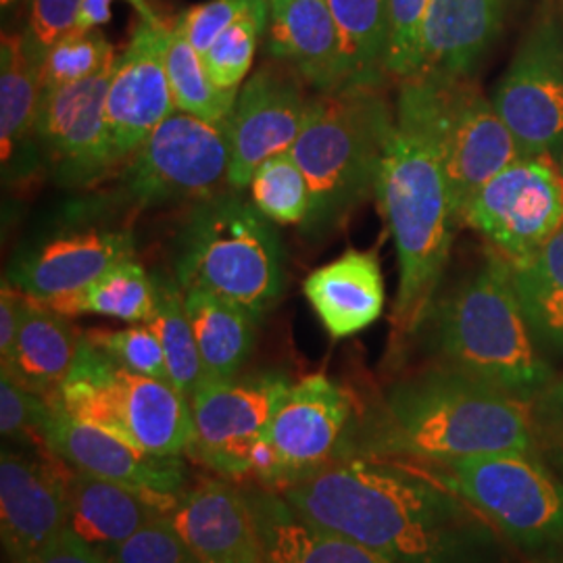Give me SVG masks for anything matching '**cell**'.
Here are the masks:
<instances>
[{
  "mask_svg": "<svg viewBox=\"0 0 563 563\" xmlns=\"http://www.w3.org/2000/svg\"><path fill=\"white\" fill-rule=\"evenodd\" d=\"M318 523L393 563H501L493 523L418 465L355 455L284 488Z\"/></svg>",
  "mask_w": 563,
  "mask_h": 563,
  "instance_id": "1",
  "label": "cell"
},
{
  "mask_svg": "<svg viewBox=\"0 0 563 563\" xmlns=\"http://www.w3.org/2000/svg\"><path fill=\"white\" fill-rule=\"evenodd\" d=\"M360 430L355 455L405 457L423 465L532 453L537 444L530 401L441 363L390 384Z\"/></svg>",
  "mask_w": 563,
  "mask_h": 563,
  "instance_id": "2",
  "label": "cell"
},
{
  "mask_svg": "<svg viewBox=\"0 0 563 563\" xmlns=\"http://www.w3.org/2000/svg\"><path fill=\"white\" fill-rule=\"evenodd\" d=\"M397 115L376 197L397 246L399 292L388 362H397L439 295L460 216L443 163L422 128Z\"/></svg>",
  "mask_w": 563,
  "mask_h": 563,
  "instance_id": "3",
  "label": "cell"
},
{
  "mask_svg": "<svg viewBox=\"0 0 563 563\" xmlns=\"http://www.w3.org/2000/svg\"><path fill=\"white\" fill-rule=\"evenodd\" d=\"M420 334L437 363L523 401L541 399L555 383L518 299L511 263L493 246L484 249L483 263L470 276L434 299Z\"/></svg>",
  "mask_w": 563,
  "mask_h": 563,
  "instance_id": "4",
  "label": "cell"
},
{
  "mask_svg": "<svg viewBox=\"0 0 563 563\" xmlns=\"http://www.w3.org/2000/svg\"><path fill=\"white\" fill-rule=\"evenodd\" d=\"M395 123L383 88L313 92L301 134L290 148L311 188L305 234L332 232L376 195Z\"/></svg>",
  "mask_w": 563,
  "mask_h": 563,
  "instance_id": "5",
  "label": "cell"
},
{
  "mask_svg": "<svg viewBox=\"0 0 563 563\" xmlns=\"http://www.w3.org/2000/svg\"><path fill=\"white\" fill-rule=\"evenodd\" d=\"M239 190L195 205L176 244V280L201 286L249 311L257 323L280 301L284 253L274 225Z\"/></svg>",
  "mask_w": 563,
  "mask_h": 563,
  "instance_id": "6",
  "label": "cell"
},
{
  "mask_svg": "<svg viewBox=\"0 0 563 563\" xmlns=\"http://www.w3.org/2000/svg\"><path fill=\"white\" fill-rule=\"evenodd\" d=\"M395 111L434 144L460 222L484 184L522 159L514 134L474 76L420 71L401 80Z\"/></svg>",
  "mask_w": 563,
  "mask_h": 563,
  "instance_id": "7",
  "label": "cell"
},
{
  "mask_svg": "<svg viewBox=\"0 0 563 563\" xmlns=\"http://www.w3.org/2000/svg\"><path fill=\"white\" fill-rule=\"evenodd\" d=\"M48 401L146 453L188 455L195 441L188 397L174 384L123 367L86 339L67 380Z\"/></svg>",
  "mask_w": 563,
  "mask_h": 563,
  "instance_id": "8",
  "label": "cell"
},
{
  "mask_svg": "<svg viewBox=\"0 0 563 563\" xmlns=\"http://www.w3.org/2000/svg\"><path fill=\"white\" fill-rule=\"evenodd\" d=\"M523 549L563 547V481L532 453H493L418 465Z\"/></svg>",
  "mask_w": 563,
  "mask_h": 563,
  "instance_id": "9",
  "label": "cell"
},
{
  "mask_svg": "<svg viewBox=\"0 0 563 563\" xmlns=\"http://www.w3.org/2000/svg\"><path fill=\"white\" fill-rule=\"evenodd\" d=\"M230 169L225 125L176 109L125 162L121 192L139 207L205 201L223 192Z\"/></svg>",
  "mask_w": 563,
  "mask_h": 563,
  "instance_id": "10",
  "label": "cell"
},
{
  "mask_svg": "<svg viewBox=\"0 0 563 563\" xmlns=\"http://www.w3.org/2000/svg\"><path fill=\"white\" fill-rule=\"evenodd\" d=\"M493 104L522 159L560 162L563 151V21L549 7L526 32Z\"/></svg>",
  "mask_w": 563,
  "mask_h": 563,
  "instance_id": "11",
  "label": "cell"
},
{
  "mask_svg": "<svg viewBox=\"0 0 563 563\" xmlns=\"http://www.w3.org/2000/svg\"><path fill=\"white\" fill-rule=\"evenodd\" d=\"M462 223L511 265L530 260L563 225V176L553 159L505 167L465 205Z\"/></svg>",
  "mask_w": 563,
  "mask_h": 563,
  "instance_id": "12",
  "label": "cell"
},
{
  "mask_svg": "<svg viewBox=\"0 0 563 563\" xmlns=\"http://www.w3.org/2000/svg\"><path fill=\"white\" fill-rule=\"evenodd\" d=\"M290 386L280 372L202 383L190 399L195 441L188 455L223 478L249 476L253 446Z\"/></svg>",
  "mask_w": 563,
  "mask_h": 563,
  "instance_id": "13",
  "label": "cell"
},
{
  "mask_svg": "<svg viewBox=\"0 0 563 563\" xmlns=\"http://www.w3.org/2000/svg\"><path fill=\"white\" fill-rule=\"evenodd\" d=\"M360 413L355 397L323 374L292 384L265 430L280 460V490L332 463L355 457Z\"/></svg>",
  "mask_w": 563,
  "mask_h": 563,
  "instance_id": "14",
  "label": "cell"
},
{
  "mask_svg": "<svg viewBox=\"0 0 563 563\" xmlns=\"http://www.w3.org/2000/svg\"><path fill=\"white\" fill-rule=\"evenodd\" d=\"M299 71L282 60H267L249 76L225 123L230 142L228 184L246 188L255 172L274 155L290 151L301 134L313 92Z\"/></svg>",
  "mask_w": 563,
  "mask_h": 563,
  "instance_id": "15",
  "label": "cell"
},
{
  "mask_svg": "<svg viewBox=\"0 0 563 563\" xmlns=\"http://www.w3.org/2000/svg\"><path fill=\"white\" fill-rule=\"evenodd\" d=\"M71 465L51 449L0 455V537L9 563H32L67 530Z\"/></svg>",
  "mask_w": 563,
  "mask_h": 563,
  "instance_id": "16",
  "label": "cell"
},
{
  "mask_svg": "<svg viewBox=\"0 0 563 563\" xmlns=\"http://www.w3.org/2000/svg\"><path fill=\"white\" fill-rule=\"evenodd\" d=\"M113 69L115 63L88 80L42 92L36 142L67 184H92L120 165L104 118Z\"/></svg>",
  "mask_w": 563,
  "mask_h": 563,
  "instance_id": "17",
  "label": "cell"
},
{
  "mask_svg": "<svg viewBox=\"0 0 563 563\" xmlns=\"http://www.w3.org/2000/svg\"><path fill=\"white\" fill-rule=\"evenodd\" d=\"M169 36L172 25H165L162 20H141L128 48L115 60L104 118L120 165L176 111L165 65Z\"/></svg>",
  "mask_w": 563,
  "mask_h": 563,
  "instance_id": "18",
  "label": "cell"
},
{
  "mask_svg": "<svg viewBox=\"0 0 563 563\" xmlns=\"http://www.w3.org/2000/svg\"><path fill=\"white\" fill-rule=\"evenodd\" d=\"M46 446L81 472L142 493L181 497L186 493V463L181 455H155L123 443L118 437L74 420L59 402L51 401Z\"/></svg>",
  "mask_w": 563,
  "mask_h": 563,
  "instance_id": "19",
  "label": "cell"
},
{
  "mask_svg": "<svg viewBox=\"0 0 563 563\" xmlns=\"http://www.w3.org/2000/svg\"><path fill=\"white\" fill-rule=\"evenodd\" d=\"M134 236L123 230L65 232L27 249L11 265L7 280L32 299L53 301L80 292L111 267L134 260Z\"/></svg>",
  "mask_w": 563,
  "mask_h": 563,
  "instance_id": "20",
  "label": "cell"
},
{
  "mask_svg": "<svg viewBox=\"0 0 563 563\" xmlns=\"http://www.w3.org/2000/svg\"><path fill=\"white\" fill-rule=\"evenodd\" d=\"M172 522L201 563H263L253 509L244 490L228 481L188 488Z\"/></svg>",
  "mask_w": 563,
  "mask_h": 563,
  "instance_id": "21",
  "label": "cell"
},
{
  "mask_svg": "<svg viewBox=\"0 0 563 563\" xmlns=\"http://www.w3.org/2000/svg\"><path fill=\"white\" fill-rule=\"evenodd\" d=\"M67 495V528L109 560L142 526L162 516H172L181 499L134 490L130 486L81 472L78 467L69 470Z\"/></svg>",
  "mask_w": 563,
  "mask_h": 563,
  "instance_id": "22",
  "label": "cell"
},
{
  "mask_svg": "<svg viewBox=\"0 0 563 563\" xmlns=\"http://www.w3.org/2000/svg\"><path fill=\"white\" fill-rule=\"evenodd\" d=\"M267 53L299 71L313 92L344 86L341 36L328 0H269Z\"/></svg>",
  "mask_w": 563,
  "mask_h": 563,
  "instance_id": "23",
  "label": "cell"
},
{
  "mask_svg": "<svg viewBox=\"0 0 563 563\" xmlns=\"http://www.w3.org/2000/svg\"><path fill=\"white\" fill-rule=\"evenodd\" d=\"M302 295L320 318L325 332L341 341L363 332L383 316L380 262L372 251L349 249L302 282Z\"/></svg>",
  "mask_w": 563,
  "mask_h": 563,
  "instance_id": "24",
  "label": "cell"
},
{
  "mask_svg": "<svg viewBox=\"0 0 563 563\" xmlns=\"http://www.w3.org/2000/svg\"><path fill=\"white\" fill-rule=\"evenodd\" d=\"M509 2L432 0L423 27L420 71L474 76L504 32Z\"/></svg>",
  "mask_w": 563,
  "mask_h": 563,
  "instance_id": "25",
  "label": "cell"
},
{
  "mask_svg": "<svg viewBox=\"0 0 563 563\" xmlns=\"http://www.w3.org/2000/svg\"><path fill=\"white\" fill-rule=\"evenodd\" d=\"M253 509L263 563H393L380 553L301 518L280 493L244 490Z\"/></svg>",
  "mask_w": 563,
  "mask_h": 563,
  "instance_id": "26",
  "label": "cell"
},
{
  "mask_svg": "<svg viewBox=\"0 0 563 563\" xmlns=\"http://www.w3.org/2000/svg\"><path fill=\"white\" fill-rule=\"evenodd\" d=\"M84 334L51 305L25 295L20 334L2 372L23 388L55 399L78 360Z\"/></svg>",
  "mask_w": 563,
  "mask_h": 563,
  "instance_id": "27",
  "label": "cell"
},
{
  "mask_svg": "<svg viewBox=\"0 0 563 563\" xmlns=\"http://www.w3.org/2000/svg\"><path fill=\"white\" fill-rule=\"evenodd\" d=\"M184 302L199 346L205 383L236 378L255 346L257 320L236 302L201 286L184 288Z\"/></svg>",
  "mask_w": 563,
  "mask_h": 563,
  "instance_id": "28",
  "label": "cell"
},
{
  "mask_svg": "<svg viewBox=\"0 0 563 563\" xmlns=\"http://www.w3.org/2000/svg\"><path fill=\"white\" fill-rule=\"evenodd\" d=\"M41 97V63L23 48L21 34H4L0 44V151L4 167L36 141Z\"/></svg>",
  "mask_w": 563,
  "mask_h": 563,
  "instance_id": "29",
  "label": "cell"
},
{
  "mask_svg": "<svg viewBox=\"0 0 563 563\" xmlns=\"http://www.w3.org/2000/svg\"><path fill=\"white\" fill-rule=\"evenodd\" d=\"M341 36L344 86L383 88L386 74V0H328Z\"/></svg>",
  "mask_w": 563,
  "mask_h": 563,
  "instance_id": "30",
  "label": "cell"
},
{
  "mask_svg": "<svg viewBox=\"0 0 563 563\" xmlns=\"http://www.w3.org/2000/svg\"><path fill=\"white\" fill-rule=\"evenodd\" d=\"M511 274L534 336L563 355V225L530 260L511 265Z\"/></svg>",
  "mask_w": 563,
  "mask_h": 563,
  "instance_id": "31",
  "label": "cell"
},
{
  "mask_svg": "<svg viewBox=\"0 0 563 563\" xmlns=\"http://www.w3.org/2000/svg\"><path fill=\"white\" fill-rule=\"evenodd\" d=\"M42 302L67 318L90 313L121 322L148 323L155 316V282L141 263L130 260L111 267L76 295Z\"/></svg>",
  "mask_w": 563,
  "mask_h": 563,
  "instance_id": "32",
  "label": "cell"
},
{
  "mask_svg": "<svg viewBox=\"0 0 563 563\" xmlns=\"http://www.w3.org/2000/svg\"><path fill=\"white\" fill-rule=\"evenodd\" d=\"M153 282L155 316L148 325L162 342L169 383L190 401L195 390L205 383V372L195 330L186 311L184 288L180 282L167 278L165 274H155Z\"/></svg>",
  "mask_w": 563,
  "mask_h": 563,
  "instance_id": "33",
  "label": "cell"
},
{
  "mask_svg": "<svg viewBox=\"0 0 563 563\" xmlns=\"http://www.w3.org/2000/svg\"><path fill=\"white\" fill-rule=\"evenodd\" d=\"M165 65L176 109L218 125L228 123L239 90H223L213 81L201 55L186 41L176 23L172 25Z\"/></svg>",
  "mask_w": 563,
  "mask_h": 563,
  "instance_id": "34",
  "label": "cell"
},
{
  "mask_svg": "<svg viewBox=\"0 0 563 563\" xmlns=\"http://www.w3.org/2000/svg\"><path fill=\"white\" fill-rule=\"evenodd\" d=\"M251 202L269 222L302 225L311 211V188L290 151L274 155L255 172Z\"/></svg>",
  "mask_w": 563,
  "mask_h": 563,
  "instance_id": "35",
  "label": "cell"
},
{
  "mask_svg": "<svg viewBox=\"0 0 563 563\" xmlns=\"http://www.w3.org/2000/svg\"><path fill=\"white\" fill-rule=\"evenodd\" d=\"M269 23V0H255L251 9L234 21L202 55L205 67L223 90H241L246 80L257 44Z\"/></svg>",
  "mask_w": 563,
  "mask_h": 563,
  "instance_id": "36",
  "label": "cell"
},
{
  "mask_svg": "<svg viewBox=\"0 0 563 563\" xmlns=\"http://www.w3.org/2000/svg\"><path fill=\"white\" fill-rule=\"evenodd\" d=\"M113 46L102 36L101 30L80 32L74 30L63 36L42 63V92L88 80L107 65L115 63Z\"/></svg>",
  "mask_w": 563,
  "mask_h": 563,
  "instance_id": "37",
  "label": "cell"
},
{
  "mask_svg": "<svg viewBox=\"0 0 563 563\" xmlns=\"http://www.w3.org/2000/svg\"><path fill=\"white\" fill-rule=\"evenodd\" d=\"M432 0H386V74L397 80L416 76L422 67L423 27Z\"/></svg>",
  "mask_w": 563,
  "mask_h": 563,
  "instance_id": "38",
  "label": "cell"
},
{
  "mask_svg": "<svg viewBox=\"0 0 563 563\" xmlns=\"http://www.w3.org/2000/svg\"><path fill=\"white\" fill-rule=\"evenodd\" d=\"M84 339L99 346L123 367L141 376L169 383L162 342L148 323H134L132 328H125V330L95 328L84 332Z\"/></svg>",
  "mask_w": 563,
  "mask_h": 563,
  "instance_id": "39",
  "label": "cell"
},
{
  "mask_svg": "<svg viewBox=\"0 0 563 563\" xmlns=\"http://www.w3.org/2000/svg\"><path fill=\"white\" fill-rule=\"evenodd\" d=\"M53 416V405L41 395L23 388L4 372L0 374V430L13 443L48 449L44 430Z\"/></svg>",
  "mask_w": 563,
  "mask_h": 563,
  "instance_id": "40",
  "label": "cell"
},
{
  "mask_svg": "<svg viewBox=\"0 0 563 563\" xmlns=\"http://www.w3.org/2000/svg\"><path fill=\"white\" fill-rule=\"evenodd\" d=\"M27 21L21 32L23 48L44 63L48 51L76 30L81 0H27Z\"/></svg>",
  "mask_w": 563,
  "mask_h": 563,
  "instance_id": "41",
  "label": "cell"
},
{
  "mask_svg": "<svg viewBox=\"0 0 563 563\" xmlns=\"http://www.w3.org/2000/svg\"><path fill=\"white\" fill-rule=\"evenodd\" d=\"M113 563H201L184 543L172 516H162L142 526L121 544L111 558Z\"/></svg>",
  "mask_w": 563,
  "mask_h": 563,
  "instance_id": "42",
  "label": "cell"
},
{
  "mask_svg": "<svg viewBox=\"0 0 563 563\" xmlns=\"http://www.w3.org/2000/svg\"><path fill=\"white\" fill-rule=\"evenodd\" d=\"M253 2L255 0H209L181 13L176 25L202 57L211 44L251 9Z\"/></svg>",
  "mask_w": 563,
  "mask_h": 563,
  "instance_id": "43",
  "label": "cell"
},
{
  "mask_svg": "<svg viewBox=\"0 0 563 563\" xmlns=\"http://www.w3.org/2000/svg\"><path fill=\"white\" fill-rule=\"evenodd\" d=\"M32 563H113L101 551L84 543L69 528L48 544Z\"/></svg>",
  "mask_w": 563,
  "mask_h": 563,
  "instance_id": "44",
  "label": "cell"
},
{
  "mask_svg": "<svg viewBox=\"0 0 563 563\" xmlns=\"http://www.w3.org/2000/svg\"><path fill=\"white\" fill-rule=\"evenodd\" d=\"M25 307V295L11 282L2 280L0 290V360H7L20 334L21 316Z\"/></svg>",
  "mask_w": 563,
  "mask_h": 563,
  "instance_id": "45",
  "label": "cell"
},
{
  "mask_svg": "<svg viewBox=\"0 0 563 563\" xmlns=\"http://www.w3.org/2000/svg\"><path fill=\"white\" fill-rule=\"evenodd\" d=\"M115 0H81L80 18H78L76 30L88 32V30H97V27H101L104 23H109L111 21V4ZM125 2H130L139 11L141 20H159L155 15V11L148 7L146 0H125Z\"/></svg>",
  "mask_w": 563,
  "mask_h": 563,
  "instance_id": "46",
  "label": "cell"
},
{
  "mask_svg": "<svg viewBox=\"0 0 563 563\" xmlns=\"http://www.w3.org/2000/svg\"><path fill=\"white\" fill-rule=\"evenodd\" d=\"M541 401H543L544 413L563 423V378L551 384V388L544 393Z\"/></svg>",
  "mask_w": 563,
  "mask_h": 563,
  "instance_id": "47",
  "label": "cell"
},
{
  "mask_svg": "<svg viewBox=\"0 0 563 563\" xmlns=\"http://www.w3.org/2000/svg\"><path fill=\"white\" fill-rule=\"evenodd\" d=\"M551 462L555 465V470L560 472V476H562L563 481V441H560V443L553 446V451H551Z\"/></svg>",
  "mask_w": 563,
  "mask_h": 563,
  "instance_id": "48",
  "label": "cell"
},
{
  "mask_svg": "<svg viewBox=\"0 0 563 563\" xmlns=\"http://www.w3.org/2000/svg\"><path fill=\"white\" fill-rule=\"evenodd\" d=\"M21 4L27 7V0H0V7H2V13H13L18 11Z\"/></svg>",
  "mask_w": 563,
  "mask_h": 563,
  "instance_id": "49",
  "label": "cell"
},
{
  "mask_svg": "<svg viewBox=\"0 0 563 563\" xmlns=\"http://www.w3.org/2000/svg\"><path fill=\"white\" fill-rule=\"evenodd\" d=\"M558 165H560V169H562V176H563V151H562V155H560V162H558Z\"/></svg>",
  "mask_w": 563,
  "mask_h": 563,
  "instance_id": "50",
  "label": "cell"
},
{
  "mask_svg": "<svg viewBox=\"0 0 563 563\" xmlns=\"http://www.w3.org/2000/svg\"><path fill=\"white\" fill-rule=\"evenodd\" d=\"M562 2H563V0H562Z\"/></svg>",
  "mask_w": 563,
  "mask_h": 563,
  "instance_id": "51",
  "label": "cell"
}]
</instances>
